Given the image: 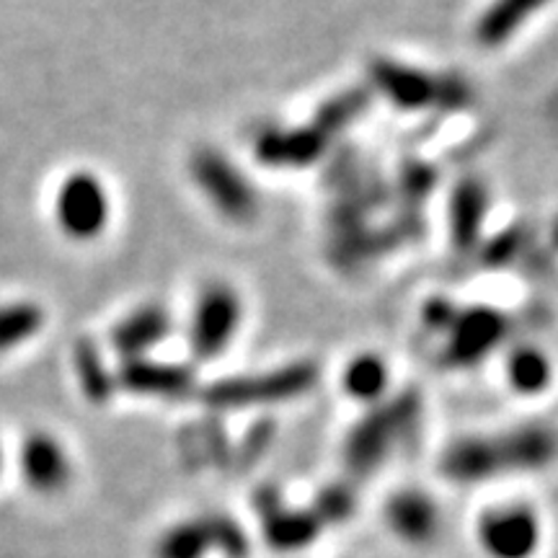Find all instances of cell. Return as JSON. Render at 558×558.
Segmentation results:
<instances>
[{
  "label": "cell",
  "instance_id": "1",
  "mask_svg": "<svg viewBox=\"0 0 558 558\" xmlns=\"http://www.w3.org/2000/svg\"><path fill=\"white\" fill-rule=\"evenodd\" d=\"M243 298L233 284L213 279L199 290L190 318V349L197 360H218L243 326Z\"/></svg>",
  "mask_w": 558,
  "mask_h": 558
},
{
  "label": "cell",
  "instance_id": "2",
  "mask_svg": "<svg viewBox=\"0 0 558 558\" xmlns=\"http://www.w3.org/2000/svg\"><path fill=\"white\" fill-rule=\"evenodd\" d=\"M554 456V439L543 429L518 432V437L499 439V442H465L452 448L448 456V469L452 478L478 481L486 473L505 469V465H518V469H533L543 465Z\"/></svg>",
  "mask_w": 558,
  "mask_h": 558
},
{
  "label": "cell",
  "instance_id": "3",
  "mask_svg": "<svg viewBox=\"0 0 558 558\" xmlns=\"http://www.w3.org/2000/svg\"><path fill=\"white\" fill-rule=\"evenodd\" d=\"M54 220L73 241L99 239L111 220V194L94 171H73L54 192Z\"/></svg>",
  "mask_w": 558,
  "mask_h": 558
},
{
  "label": "cell",
  "instance_id": "4",
  "mask_svg": "<svg viewBox=\"0 0 558 558\" xmlns=\"http://www.w3.org/2000/svg\"><path fill=\"white\" fill-rule=\"evenodd\" d=\"M476 541L486 558H533L543 541L541 514L525 501H507L481 512Z\"/></svg>",
  "mask_w": 558,
  "mask_h": 558
},
{
  "label": "cell",
  "instance_id": "5",
  "mask_svg": "<svg viewBox=\"0 0 558 558\" xmlns=\"http://www.w3.org/2000/svg\"><path fill=\"white\" fill-rule=\"evenodd\" d=\"M316 367L313 365H290L275 369L269 375H254V378H235L218 383L209 390V401L218 407H246V403H275L303 396L316 383Z\"/></svg>",
  "mask_w": 558,
  "mask_h": 558
},
{
  "label": "cell",
  "instance_id": "6",
  "mask_svg": "<svg viewBox=\"0 0 558 558\" xmlns=\"http://www.w3.org/2000/svg\"><path fill=\"white\" fill-rule=\"evenodd\" d=\"M19 469L26 486L37 494H58L73 478L65 445L50 432H34L19 450Z\"/></svg>",
  "mask_w": 558,
  "mask_h": 558
},
{
  "label": "cell",
  "instance_id": "7",
  "mask_svg": "<svg viewBox=\"0 0 558 558\" xmlns=\"http://www.w3.org/2000/svg\"><path fill=\"white\" fill-rule=\"evenodd\" d=\"M192 173L194 179H197L199 190L205 192L228 218L243 220L254 213V194H251L241 173L233 169V163H226L220 156L205 150L194 158Z\"/></svg>",
  "mask_w": 558,
  "mask_h": 558
},
{
  "label": "cell",
  "instance_id": "8",
  "mask_svg": "<svg viewBox=\"0 0 558 558\" xmlns=\"http://www.w3.org/2000/svg\"><path fill=\"white\" fill-rule=\"evenodd\" d=\"M439 522H442V514L427 492L401 488V492L390 494L386 501V525L396 538L411 543V546H424V543L435 541Z\"/></svg>",
  "mask_w": 558,
  "mask_h": 558
},
{
  "label": "cell",
  "instance_id": "9",
  "mask_svg": "<svg viewBox=\"0 0 558 558\" xmlns=\"http://www.w3.org/2000/svg\"><path fill=\"white\" fill-rule=\"evenodd\" d=\"M171 316L163 305L148 303L128 313L111 331V347L128 360H143L153 347L169 337Z\"/></svg>",
  "mask_w": 558,
  "mask_h": 558
},
{
  "label": "cell",
  "instance_id": "10",
  "mask_svg": "<svg viewBox=\"0 0 558 558\" xmlns=\"http://www.w3.org/2000/svg\"><path fill=\"white\" fill-rule=\"evenodd\" d=\"M450 357L456 362H473L488 354L505 337V318L488 308L456 313L450 320Z\"/></svg>",
  "mask_w": 558,
  "mask_h": 558
},
{
  "label": "cell",
  "instance_id": "11",
  "mask_svg": "<svg viewBox=\"0 0 558 558\" xmlns=\"http://www.w3.org/2000/svg\"><path fill=\"white\" fill-rule=\"evenodd\" d=\"M505 378L514 396L522 399H535L554 386V362L546 349L535 344H518L509 349L505 360Z\"/></svg>",
  "mask_w": 558,
  "mask_h": 558
},
{
  "label": "cell",
  "instance_id": "12",
  "mask_svg": "<svg viewBox=\"0 0 558 558\" xmlns=\"http://www.w3.org/2000/svg\"><path fill=\"white\" fill-rule=\"evenodd\" d=\"M120 383L124 390L137 396H160V399H173V396L186 393L192 375L190 369L179 365H163L153 360H130L122 367Z\"/></svg>",
  "mask_w": 558,
  "mask_h": 558
},
{
  "label": "cell",
  "instance_id": "13",
  "mask_svg": "<svg viewBox=\"0 0 558 558\" xmlns=\"http://www.w3.org/2000/svg\"><path fill=\"white\" fill-rule=\"evenodd\" d=\"M339 383L349 401L378 403L390 388V367L380 354L360 352L341 367Z\"/></svg>",
  "mask_w": 558,
  "mask_h": 558
},
{
  "label": "cell",
  "instance_id": "14",
  "mask_svg": "<svg viewBox=\"0 0 558 558\" xmlns=\"http://www.w3.org/2000/svg\"><path fill=\"white\" fill-rule=\"evenodd\" d=\"M45 326V311L34 303L0 305V354L34 339Z\"/></svg>",
  "mask_w": 558,
  "mask_h": 558
},
{
  "label": "cell",
  "instance_id": "15",
  "mask_svg": "<svg viewBox=\"0 0 558 558\" xmlns=\"http://www.w3.org/2000/svg\"><path fill=\"white\" fill-rule=\"evenodd\" d=\"M213 522H181L160 535L156 558H202L213 546Z\"/></svg>",
  "mask_w": 558,
  "mask_h": 558
},
{
  "label": "cell",
  "instance_id": "16",
  "mask_svg": "<svg viewBox=\"0 0 558 558\" xmlns=\"http://www.w3.org/2000/svg\"><path fill=\"white\" fill-rule=\"evenodd\" d=\"M486 215V197L481 184H463L452 199V233L460 243H469L478 233L481 220Z\"/></svg>",
  "mask_w": 558,
  "mask_h": 558
},
{
  "label": "cell",
  "instance_id": "17",
  "mask_svg": "<svg viewBox=\"0 0 558 558\" xmlns=\"http://www.w3.org/2000/svg\"><path fill=\"white\" fill-rule=\"evenodd\" d=\"M75 369H78L83 393H86L90 401L109 399L114 383H111V378L107 375V367H104L96 347L88 344V341H83V344H78V349H75Z\"/></svg>",
  "mask_w": 558,
  "mask_h": 558
},
{
  "label": "cell",
  "instance_id": "18",
  "mask_svg": "<svg viewBox=\"0 0 558 558\" xmlns=\"http://www.w3.org/2000/svg\"><path fill=\"white\" fill-rule=\"evenodd\" d=\"M380 88L386 90L393 101H399L401 107H422V101L432 99L429 83L422 78L418 73H411V70H399V68H386L380 73Z\"/></svg>",
  "mask_w": 558,
  "mask_h": 558
},
{
  "label": "cell",
  "instance_id": "19",
  "mask_svg": "<svg viewBox=\"0 0 558 558\" xmlns=\"http://www.w3.org/2000/svg\"><path fill=\"white\" fill-rule=\"evenodd\" d=\"M0 469H3V450H0Z\"/></svg>",
  "mask_w": 558,
  "mask_h": 558
}]
</instances>
